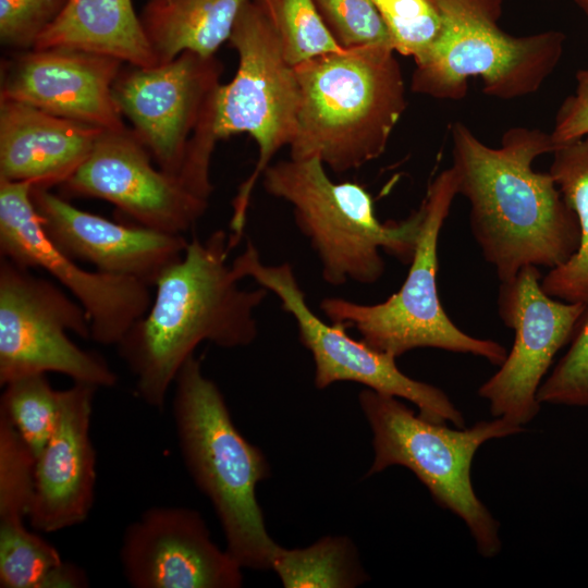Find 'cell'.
Masks as SVG:
<instances>
[{"mask_svg":"<svg viewBox=\"0 0 588 588\" xmlns=\"http://www.w3.org/2000/svg\"><path fill=\"white\" fill-rule=\"evenodd\" d=\"M451 138L457 193L469 203L471 233L500 282L527 266L551 270L568 261L580 242L577 217L550 172L532 169L558 148L551 134L515 126L492 148L455 122Z\"/></svg>","mask_w":588,"mask_h":588,"instance_id":"1","label":"cell"},{"mask_svg":"<svg viewBox=\"0 0 588 588\" xmlns=\"http://www.w3.org/2000/svg\"><path fill=\"white\" fill-rule=\"evenodd\" d=\"M232 248L223 230L188 240L183 257L157 281L147 313L115 345L147 405L163 409L180 368L201 342L237 348L256 340L255 310L269 292L240 286L228 261Z\"/></svg>","mask_w":588,"mask_h":588,"instance_id":"2","label":"cell"},{"mask_svg":"<svg viewBox=\"0 0 588 588\" xmlns=\"http://www.w3.org/2000/svg\"><path fill=\"white\" fill-rule=\"evenodd\" d=\"M395 53L368 45L296 65L301 100L290 158H318L336 173L379 158L406 109Z\"/></svg>","mask_w":588,"mask_h":588,"instance_id":"3","label":"cell"},{"mask_svg":"<svg viewBox=\"0 0 588 588\" xmlns=\"http://www.w3.org/2000/svg\"><path fill=\"white\" fill-rule=\"evenodd\" d=\"M173 417L187 471L220 520L226 551L242 568L269 569L279 544L269 536L257 485L269 478L264 452L238 431L218 385L191 355L174 380Z\"/></svg>","mask_w":588,"mask_h":588,"instance_id":"4","label":"cell"},{"mask_svg":"<svg viewBox=\"0 0 588 588\" xmlns=\"http://www.w3.org/2000/svg\"><path fill=\"white\" fill-rule=\"evenodd\" d=\"M318 158L270 163L261 179L265 191L291 205L294 220L332 286L350 281L373 284L384 273L381 250L404 264L413 259L422 211L402 221L381 222L371 195L355 182H333Z\"/></svg>","mask_w":588,"mask_h":588,"instance_id":"5","label":"cell"},{"mask_svg":"<svg viewBox=\"0 0 588 588\" xmlns=\"http://www.w3.org/2000/svg\"><path fill=\"white\" fill-rule=\"evenodd\" d=\"M358 402L372 432L375 453L366 476L393 465L408 468L438 505L465 523L479 554L495 558L502 549L500 523L474 490L471 465L483 443L520 433L523 426L493 417L451 429L416 415L399 397L368 388Z\"/></svg>","mask_w":588,"mask_h":588,"instance_id":"6","label":"cell"},{"mask_svg":"<svg viewBox=\"0 0 588 588\" xmlns=\"http://www.w3.org/2000/svg\"><path fill=\"white\" fill-rule=\"evenodd\" d=\"M439 36L415 61L411 88L437 99L461 100L468 78L502 100L536 93L558 66L565 44L559 30L513 36L499 26L503 0H432Z\"/></svg>","mask_w":588,"mask_h":588,"instance_id":"7","label":"cell"},{"mask_svg":"<svg viewBox=\"0 0 588 588\" xmlns=\"http://www.w3.org/2000/svg\"><path fill=\"white\" fill-rule=\"evenodd\" d=\"M458 195L452 166L429 184L420 204L421 225L409 270L400 290L377 304L328 297L320 308L330 322L354 328L371 347L397 358L415 348L471 354L500 366L506 348L492 340L465 333L443 309L437 286L441 229Z\"/></svg>","mask_w":588,"mask_h":588,"instance_id":"8","label":"cell"},{"mask_svg":"<svg viewBox=\"0 0 588 588\" xmlns=\"http://www.w3.org/2000/svg\"><path fill=\"white\" fill-rule=\"evenodd\" d=\"M229 41L237 52L238 64L234 77L217 90L215 133L218 139L247 133L258 147L255 168L232 201L230 241L236 246L257 182L273 156L290 146L295 136L301 96L295 66L286 61L275 28L259 0L244 3Z\"/></svg>","mask_w":588,"mask_h":588,"instance_id":"9","label":"cell"},{"mask_svg":"<svg viewBox=\"0 0 588 588\" xmlns=\"http://www.w3.org/2000/svg\"><path fill=\"white\" fill-rule=\"evenodd\" d=\"M90 339L86 310L52 281L0 259V384L58 372L74 382L111 388L118 376L99 354L77 346Z\"/></svg>","mask_w":588,"mask_h":588,"instance_id":"10","label":"cell"},{"mask_svg":"<svg viewBox=\"0 0 588 588\" xmlns=\"http://www.w3.org/2000/svg\"><path fill=\"white\" fill-rule=\"evenodd\" d=\"M232 265L242 279L250 278L274 294L282 309L293 317L299 341L313 356L317 389L341 381L360 383L412 402L418 414L430 421L465 427L462 412L444 391L408 377L399 369L395 357L371 347L362 339L355 340L343 326L320 319L308 306L290 264L265 265L255 245L247 241Z\"/></svg>","mask_w":588,"mask_h":588,"instance_id":"11","label":"cell"},{"mask_svg":"<svg viewBox=\"0 0 588 588\" xmlns=\"http://www.w3.org/2000/svg\"><path fill=\"white\" fill-rule=\"evenodd\" d=\"M33 184L0 179V255L28 269H42L86 310L90 340L117 345L147 313L152 295L145 282L87 270L47 236L32 199Z\"/></svg>","mask_w":588,"mask_h":588,"instance_id":"12","label":"cell"},{"mask_svg":"<svg viewBox=\"0 0 588 588\" xmlns=\"http://www.w3.org/2000/svg\"><path fill=\"white\" fill-rule=\"evenodd\" d=\"M498 313L514 343L498 371L478 389L493 417L524 426L540 411L538 390L556 353L571 342L588 308L549 296L538 267L527 266L501 282Z\"/></svg>","mask_w":588,"mask_h":588,"instance_id":"13","label":"cell"},{"mask_svg":"<svg viewBox=\"0 0 588 588\" xmlns=\"http://www.w3.org/2000/svg\"><path fill=\"white\" fill-rule=\"evenodd\" d=\"M151 160L132 128L102 130L61 191L111 203L138 225L185 235L205 215L213 189L155 168Z\"/></svg>","mask_w":588,"mask_h":588,"instance_id":"14","label":"cell"},{"mask_svg":"<svg viewBox=\"0 0 588 588\" xmlns=\"http://www.w3.org/2000/svg\"><path fill=\"white\" fill-rule=\"evenodd\" d=\"M216 56L183 51L167 63L130 65L113 85V97L157 167L180 175L193 136L221 85Z\"/></svg>","mask_w":588,"mask_h":588,"instance_id":"15","label":"cell"},{"mask_svg":"<svg viewBox=\"0 0 588 588\" xmlns=\"http://www.w3.org/2000/svg\"><path fill=\"white\" fill-rule=\"evenodd\" d=\"M135 588H238L241 565L210 538L201 515L184 506H154L131 523L120 549Z\"/></svg>","mask_w":588,"mask_h":588,"instance_id":"16","label":"cell"},{"mask_svg":"<svg viewBox=\"0 0 588 588\" xmlns=\"http://www.w3.org/2000/svg\"><path fill=\"white\" fill-rule=\"evenodd\" d=\"M124 62L65 47L16 52L2 65L0 99L106 131L125 126L113 97Z\"/></svg>","mask_w":588,"mask_h":588,"instance_id":"17","label":"cell"},{"mask_svg":"<svg viewBox=\"0 0 588 588\" xmlns=\"http://www.w3.org/2000/svg\"><path fill=\"white\" fill-rule=\"evenodd\" d=\"M45 233L65 255L95 270L140 280L150 287L186 249L185 235L128 225L81 210L49 188L33 186Z\"/></svg>","mask_w":588,"mask_h":588,"instance_id":"18","label":"cell"},{"mask_svg":"<svg viewBox=\"0 0 588 588\" xmlns=\"http://www.w3.org/2000/svg\"><path fill=\"white\" fill-rule=\"evenodd\" d=\"M97 390L81 382L60 390L56 427L35 464L27 518L37 531L56 532L82 524L93 509L96 451L90 421Z\"/></svg>","mask_w":588,"mask_h":588,"instance_id":"19","label":"cell"},{"mask_svg":"<svg viewBox=\"0 0 588 588\" xmlns=\"http://www.w3.org/2000/svg\"><path fill=\"white\" fill-rule=\"evenodd\" d=\"M101 128L0 99V179L49 188L90 154Z\"/></svg>","mask_w":588,"mask_h":588,"instance_id":"20","label":"cell"},{"mask_svg":"<svg viewBox=\"0 0 588 588\" xmlns=\"http://www.w3.org/2000/svg\"><path fill=\"white\" fill-rule=\"evenodd\" d=\"M53 47L102 53L133 66L157 65L132 0H69L34 49Z\"/></svg>","mask_w":588,"mask_h":588,"instance_id":"21","label":"cell"},{"mask_svg":"<svg viewBox=\"0 0 588 588\" xmlns=\"http://www.w3.org/2000/svg\"><path fill=\"white\" fill-rule=\"evenodd\" d=\"M247 0H147L139 15L157 64L183 51L216 56Z\"/></svg>","mask_w":588,"mask_h":588,"instance_id":"22","label":"cell"},{"mask_svg":"<svg viewBox=\"0 0 588 588\" xmlns=\"http://www.w3.org/2000/svg\"><path fill=\"white\" fill-rule=\"evenodd\" d=\"M549 172L575 212L580 231L577 252L541 278L551 297L588 305V135L558 147Z\"/></svg>","mask_w":588,"mask_h":588,"instance_id":"23","label":"cell"},{"mask_svg":"<svg viewBox=\"0 0 588 588\" xmlns=\"http://www.w3.org/2000/svg\"><path fill=\"white\" fill-rule=\"evenodd\" d=\"M87 574L24 523L0 524V587L85 588Z\"/></svg>","mask_w":588,"mask_h":588,"instance_id":"24","label":"cell"},{"mask_svg":"<svg viewBox=\"0 0 588 588\" xmlns=\"http://www.w3.org/2000/svg\"><path fill=\"white\" fill-rule=\"evenodd\" d=\"M271 569L286 588H352L370 578L345 536H326L305 548L279 546Z\"/></svg>","mask_w":588,"mask_h":588,"instance_id":"25","label":"cell"},{"mask_svg":"<svg viewBox=\"0 0 588 588\" xmlns=\"http://www.w3.org/2000/svg\"><path fill=\"white\" fill-rule=\"evenodd\" d=\"M60 390L46 373L15 379L4 385L0 415L15 428L37 458L47 444L58 419Z\"/></svg>","mask_w":588,"mask_h":588,"instance_id":"26","label":"cell"},{"mask_svg":"<svg viewBox=\"0 0 588 588\" xmlns=\"http://www.w3.org/2000/svg\"><path fill=\"white\" fill-rule=\"evenodd\" d=\"M279 36L286 61L296 66L342 48L314 0H259Z\"/></svg>","mask_w":588,"mask_h":588,"instance_id":"27","label":"cell"},{"mask_svg":"<svg viewBox=\"0 0 588 588\" xmlns=\"http://www.w3.org/2000/svg\"><path fill=\"white\" fill-rule=\"evenodd\" d=\"M36 457L12 426L0 415V524L24 523L28 517Z\"/></svg>","mask_w":588,"mask_h":588,"instance_id":"28","label":"cell"},{"mask_svg":"<svg viewBox=\"0 0 588 588\" xmlns=\"http://www.w3.org/2000/svg\"><path fill=\"white\" fill-rule=\"evenodd\" d=\"M388 29L396 53L421 58L441 29L440 13L432 0H372Z\"/></svg>","mask_w":588,"mask_h":588,"instance_id":"29","label":"cell"},{"mask_svg":"<svg viewBox=\"0 0 588 588\" xmlns=\"http://www.w3.org/2000/svg\"><path fill=\"white\" fill-rule=\"evenodd\" d=\"M543 404L588 407V308L560 358L538 390Z\"/></svg>","mask_w":588,"mask_h":588,"instance_id":"30","label":"cell"},{"mask_svg":"<svg viewBox=\"0 0 588 588\" xmlns=\"http://www.w3.org/2000/svg\"><path fill=\"white\" fill-rule=\"evenodd\" d=\"M314 2L342 48L368 45L392 47L388 29L372 0H314Z\"/></svg>","mask_w":588,"mask_h":588,"instance_id":"31","label":"cell"},{"mask_svg":"<svg viewBox=\"0 0 588 588\" xmlns=\"http://www.w3.org/2000/svg\"><path fill=\"white\" fill-rule=\"evenodd\" d=\"M69 0H0L1 45L17 52L34 49Z\"/></svg>","mask_w":588,"mask_h":588,"instance_id":"32","label":"cell"},{"mask_svg":"<svg viewBox=\"0 0 588 588\" xmlns=\"http://www.w3.org/2000/svg\"><path fill=\"white\" fill-rule=\"evenodd\" d=\"M550 134L558 147L588 135V69L577 71L575 90L561 103Z\"/></svg>","mask_w":588,"mask_h":588,"instance_id":"33","label":"cell"},{"mask_svg":"<svg viewBox=\"0 0 588 588\" xmlns=\"http://www.w3.org/2000/svg\"><path fill=\"white\" fill-rule=\"evenodd\" d=\"M574 2L588 16V0H574Z\"/></svg>","mask_w":588,"mask_h":588,"instance_id":"34","label":"cell"}]
</instances>
